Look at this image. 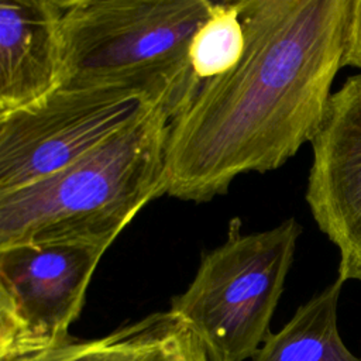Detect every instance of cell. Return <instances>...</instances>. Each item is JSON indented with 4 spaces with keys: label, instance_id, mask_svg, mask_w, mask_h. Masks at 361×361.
<instances>
[{
    "label": "cell",
    "instance_id": "cell-1",
    "mask_svg": "<svg viewBox=\"0 0 361 361\" xmlns=\"http://www.w3.org/2000/svg\"><path fill=\"white\" fill-rule=\"evenodd\" d=\"M240 61L169 120L166 195L196 203L282 166L317 131L340 68L350 0H240Z\"/></svg>",
    "mask_w": 361,
    "mask_h": 361
},
{
    "label": "cell",
    "instance_id": "cell-2",
    "mask_svg": "<svg viewBox=\"0 0 361 361\" xmlns=\"http://www.w3.org/2000/svg\"><path fill=\"white\" fill-rule=\"evenodd\" d=\"M169 114L154 107L63 169L0 193V248L82 243L110 247L166 192Z\"/></svg>",
    "mask_w": 361,
    "mask_h": 361
},
{
    "label": "cell",
    "instance_id": "cell-3",
    "mask_svg": "<svg viewBox=\"0 0 361 361\" xmlns=\"http://www.w3.org/2000/svg\"><path fill=\"white\" fill-rule=\"evenodd\" d=\"M61 83L123 87L176 116L200 83L190 42L210 0H59Z\"/></svg>",
    "mask_w": 361,
    "mask_h": 361
},
{
    "label": "cell",
    "instance_id": "cell-4",
    "mask_svg": "<svg viewBox=\"0 0 361 361\" xmlns=\"http://www.w3.org/2000/svg\"><path fill=\"white\" fill-rule=\"evenodd\" d=\"M302 226L289 217L244 234L228 223L226 240L202 255L195 278L171 307L192 330L207 361H245L269 336V324L296 250Z\"/></svg>",
    "mask_w": 361,
    "mask_h": 361
},
{
    "label": "cell",
    "instance_id": "cell-5",
    "mask_svg": "<svg viewBox=\"0 0 361 361\" xmlns=\"http://www.w3.org/2000/svg\"><path fill=\"white\" fill-rule=\"evenodd\" d=\"M154 107L131 89L58 86L0 114V193L63 169Z\"/></svg>",
    "mask_w": 361,
    "mask_h": 361
},
{
    "label": "cell",
    "instance_id": "cell-6",
    "mask_svg": "<svg viewBox=\"0 0 361 361\" xmlns=\"http://www.w3.org/2000/svg\"><path fill=\"white\" fill-rule=\"evenodd\" d=\"M107 248L82 243L0 248V361L32 357L71 338Z\"/></svg>",
    "mask_w": 361,
    "mask_h": 361
},
{
    "label": "cell",
    "instance_id": "cell-7",
    "mask_svg": "<svg viewBox=\"0 0 361 361\" xmlns=\"http://www.w3.org/2000/svg\"><path fill=\"white\" fill-rule=\"evenodd\" d=\"M310 144L306 202L338 250L337 278L361 282V73L331 94Z\"/></svg>",
    "mask_w": 361,
    "mask_h": 361
},
{
    "label": "cell",
    "instance_id": "cell-8",
    "mask_svg": "<svg viewBox=\"0 0 361 361\" xmlns=\"http://www.w3.org/2000/svg\"><path fill=\"white\" fill-rule=\"evenodd\" d=\"M61 68L59 0H1L0 114L56 89Z\"/></svg>",
    "mask_w": 361,
    "mask_h": 361
},
{
    "label": "cell",
    "instance_id": "cell-9",
    "mask_svg": "<svg viewBox=\"0 0 361 361\" xmlns=\"http://www.w3.org/2000/svg\"><path fill=\"white\" fill-rule=\"evenodd\" d=\"M343 283L337 278L300 305L279 331L269 333L251 361H361L345 347L337 327Z\"/></svg>",
    "mask_w": 361,
    "mask_h": 361
},
{
    "label": "cell",
    "instance_id": "cell-10",
    "mask_svg": "<svg viewBox=\"0 0 361 361\" xmlns=\"http://www.w3.org/2000/svg\"><path fill=\"white\" fill-rule=\"evenodd\" d=\"M172 310L155 312L92 340L66 343L17 361H145L186 329Z\"/></svg>",
    "mask_w": 361,
    "mask_h": 361
},
{
    "label": "cell",
    "instance_id": "cell-11",
    "mask_svg": "<svg viewBox=\"0 0 361 361\" xmlns=\"http://www.w3.org/2000/svg\"><path fill=\"white\" fill-rule=\"evenodd\" d=\"M245 34L237 1L214 3L189 48L192 72L199 83L230 71L243 56Z\"/></svg>",
    "mask_w": 361,
    "mask_h": 361
},
{
    "label": "cell",
    "instance_id": "cell-12",
    "mask_svg": "<svg viewBox=\"0 0 361 361\" xmlns=\"http://www.w3.org/2000/svg\"><path fill=\"white\" fill-rule=\"evenodd\" d=\"M145 361H207L203 348L189 327Z\"/></svg>",
    "mask_w": 361,
    "mask_h": 361
},
{
    "label": "cell",
    "instance_id": "cell-13",
    "mask_svg": "<svg viewBox=\"0 0 361 361\" xmlns=\"http://www.w3.org/2000/svg\"><path fill=\"white\" fill-rule=\"evenodd\" d=\"M344 66L361 69V0H350L343 55V68Z\"/></svg>",
    "mask_w": 361,
    "mask_h": 361
}]
</instances>
